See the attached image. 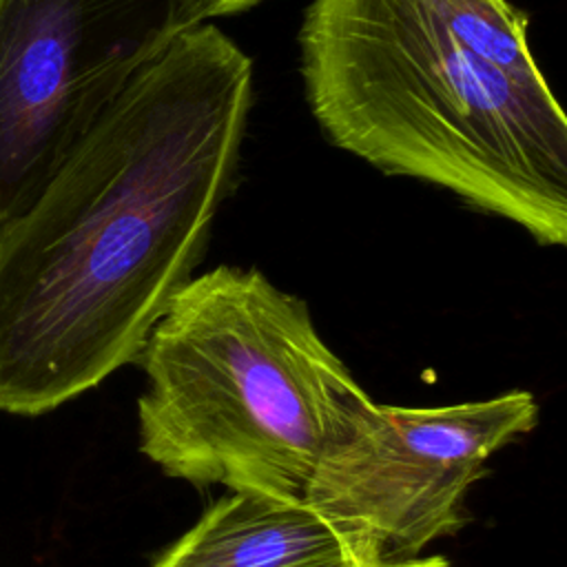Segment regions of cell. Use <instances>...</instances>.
Here are the masks:
<instances>
[{"label": "cell", "mask_w": 567, "mask_h": 567, "mask_svg": "<svg viewBox=\"0 0 567 567\" xmlns=\"http://www.w3.org/2000/svg\"><path fill=\"white\" fill-rule=\"evenodd\" d=\"M199 22H213L219 18L244 13L264 0H186Z\"/></svg>", "instance_id": "obj_7"}, {"label": "cell", "mask_w": 567, "mask_h": 567, "mask_svg": "<svg viewBox=\"0 0 567 567\" xmlns=\"http://www.w3.org/2000/svg\"><path fill=\"white\" fill-rule=\"evenodd\" d=\"M368 567H452V563L445 556L432 554V556H412V558H383Z\"/></svg>", "instance_id": "obj_8"}, {"label": "cell", "mask_w": 567, "mask_h": 567, "mask_svg": "<svg viewBox=\"0 0 567 567\" xmlns=\"http://www.w3.org/2000/svg\"><path fill=\"white\" fill-rule=\"evenodd\" d=\"M299 71L332 146L565 246L567 117L509 0H310Z\"/></svg>", "instance_id": "obj_2"}, {"label": "cell", "mask_w": 567, "mask_h": 567, "mask_svg": "<svg viewBox=\"0 0 567 567\" xmlns=\"http://www.w3.org/2000/svg\"><path fill=\"white\" fill-rule=\"evenodd\" d=\"M383 558L368 534L303 496L228 489L151 567H368Z\"/></svg>", "instance_id": "obj_6"}, {"label": "cell", "mask_w": 567, "mask_h": 567, "mask_svg": "<svg viewBox=\"0 0 567 567\" xmlns=\"http://www.w3.org/2000/svg\"><path fill=\"white\" fill-rule=\"evenodd\" d=\"M197 24L186 0H0V226L38 199L135 73Z\"/></svg>", "instance_id": "obj_4"}, {"label": "cell", "mask_w": 567, "mask_h": 567, "mask_svg": "<svg viewBox=\"0 0 567 567\" xmlns=\"http://www.w3.org/2000/svg\"><path fill=\"white\" fill-rule=\"evenodd\" d=\"M252 62L213 22L142 66L0 226V410L51 412L135 363L230 195Z\"/></svg>", "instance_id": "obj_1"}, {"label": "cell", "mask_w": 567, "mask_h": 567, "mask_svg": "<svg viewBox=\"0 0 567 567\" xmlns=\"http://www.w3.org/2000/svg\"><path fill=\"white\" fill-rule=\"evenodd\" d=\"M135 363L140 450L197 487L303 496L368 399L303 299L228 264L179 288Z\"/></svg>", "instance_id": "obj_3"}, {"label": "cell", "mask_w": 567, "mask_h": 567, "mask_svg": "<svg viewBox=\"0 0 567 567\" xmlns=\"http://www.w3.org/2000/svg\"><path fill=\"white\" fill-rule=\"evenodd\" d=\"M536 423L527 390L432 408L368 396L315 465L303 498L368 534L388 558L421 556L465 525V494L489 456Z\"/></svg>", "instance_id": "obj_5"}]
</instances>
